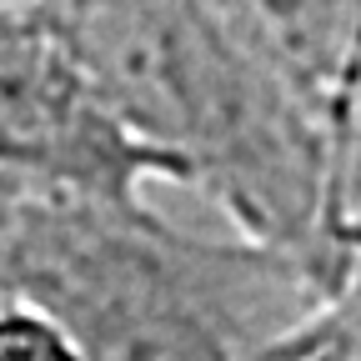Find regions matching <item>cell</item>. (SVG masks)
I'll use <instances>...</instances> for the list:
<instances>
[{
	"mask_svg": "<svg viewBox=\"0 0 361 361\" xmlns=\"http://www.w3.org/2000/svg\"><path fill=\"white\" fill-rule=\"evenodd\" d=\"M0 361H75V351L30 316H6L0 322Z\"/></svg>",
	"mask_w": 361,
	"mask_h": 361,
	"instance_id": "6da1fadb",
	"label": "cell"
}]
</instances>
